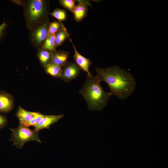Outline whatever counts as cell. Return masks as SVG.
I'll return each instance as SVG.
<instances>
[{
    "instance_id": "cell-1",
    "label": "cell",
    "mask_w": 168,
    "mask_h": 168,
    "mask_svg": "<svg viewBox=\"0 0 168 168\" xmlns=\"http://www.w3.org/2000/svg\"><path fill=\"white\" fill-rule=\"evenodd\" d=\"M96 76L100 82H106L110 89V95L121 100L125 99L134 92L136 86L134 76L130 72L116 65L104 68H96Z\"/></svg>"
},
{
    "instance_id": "cell-2",
    "label": "cell",
    "mask_w": 168,
    "mask_h": 168,
    "mask_svg": "<svg viewBox=\"0 0 168 168\" xmlns=\"http://www.w3.org/2000/svg\"><path fill=\"white\" fill-rule=\"evenodd\" d=\"M100 82L96 76H88L79 91L86 102L88 110L101 111L111 96L103 89Z\"/></svg>"
},
{
    "instance_id": "cell-3",
    "label": "cell",
    "mask_w": 168,
    "mask_h": 168,
    "mask_svg": "<svg viewBox=\"0 0 168 168\" xmlns=\"http://www.w3.org/2000/svg\"><path fill=\"white\" fill-rule=\"evenodd\" d=\"M9 129L12 133L9 141H12V145L18 148H21L26 143L30 141L41 142L39 136V131L31 129L20 124L17 128Z\"/></svg>"
},
{
    "instance_id": "cell-4",
    "label": "cell",
    "mask_w": 168,
    "mask_h": 168,
    "mask_svg": "<svg viewBox=\"0 0 168 168\" xmlns=\"http://www.w3.org/2000/svg\"><path fill=\"white\" fill-rule=\"evenodd\" d=\"M46 12L45 2L42 0H32L28 3L26 16L29 23L35 24L42 19Z\"/></svg>"
},
{
    "instance_id": "cell-5",
    "label": "cell",
    "mask_w": 168,
    "mask_h": 168,
    "mask_svg": "<svg viewBox=\"0 0 168 168\" xmlns=\"http://www.w3.org/2000/svg\"><path fill=\"white\" fill-rule=\"evenodd\" d=\"M49 23L46 21L37 26L31 34L32 39L38 45L43 44L48 33Z\"/></svg>"
},
{
    "instance_id": "cell-6",
    "label": "cell",
    "mask_w": 168,
    "mask_h": 168,
    "mask_svg": "<svg viewBox=\"0 0 168 168\" xmlns=\"http://www.w3.org/2000/svg\"><path fill=\"white\" fill-rule=\"evenodd\" d=\"M80 69L74 63H70L63 67L60 79L67 82L75 79L79 74Z\"/></svg>"
},
{
    "instance_id": "cell-7",
    "label": "cell",
    "mask_w": 168,
    "mask_h": 168,
    "mask_svg": "<svg viewBox=\"0 0 168 168\" xmlns=\"http://www.w3.org/2000/svg\"><path fill=\"white\" fill-rule=\"evenodd\" d=\"M70 41L72 43L74 50L73 58L75 63L78 66L80 69L87 73L88 76L91 77L92 75L89 72V68L92 64L91 62L89 59L84 57L79 54L77 51L71 40H70Z\"/></svg>"
},
{
    "instance_id": "cell-8",
    "label": "cell",
    "mask_w": 168,
    "mask_h": 168,
    "mask_svg": "<svg viewBox=\"0 0 168 168\" xmlns=\"http://www.w3.org/2000/svg\"><path fill=\"white\" fill-rule=\"evenodd\" d=\"M64 116L63 114L46 115L41 119L35 127V129L40 131L44 129H49L51 125L57 122Z\"/></svg>"
},
{
    "instance_id": "cell-9",
    "label": "cell",
    "mask_w": 168,
    "mask_h": 168,
    "mask_svg": "<svg viewBox=\"0 0 168 168\" xmlns=\"http://www.w3.org/2000/svg\"><path fill=\"white\" fill-rule=\"evenodd\" d=\"M14 100L11 95L5 91H0V112L8 113L14 106Z\"/></svg>"
},
{
    "instance_id": "cell-10",
    "label": "cell",
    "mask_w": 168,
    "mask_h": 168,
    "mask_svg": "<svg viewBox=\"0 0 168 168\" xmlns=\"http://www.w3.org/2000/svg\"><path fill=\"white\" fill-rule=\"evenodd\" d=\"M69 53L64 51H57L51 53V62L64 67L68 63Z\"/></svg>"
},
{
    "instance_id": "cell-11",
    "label": "cell",
    "mask_w": 168,
    "mask_h": 168,
    "mask_svg": "<svg viewBox=\"0 0 168 168\" xmlns=\"http://www.w3.org/2000/svg\"><path fill=\"white\" fill-rule=\"evenodd\" d=\"M36 112L26 110L19 106L16 113V116L19 121V124L27 126L28 124L35 118Z\"/></svg>"
},
{
    "instance_id": "cell-12",
    "label": "cell",
    "mask_w": 168,
    "mask_h": 168,
    "mask_svg": "<svg viewBox=\"0 0 168 168\" xmlns=\"http://www.w3.org/2000/svg\"><path fill=\"white\" fill-rule=\"evenodd\" d=\"M87 5L86 2L81 1L76 6L73 13L77 22L80 21L86 16Z\"/></svg>"
},
{
    "instance_id": "cell-13",
    "label": "cell",
    "mask_w": 168,
    "mask_h": 168,
    "mask_svg": "<svg viewBox=\"0 0 168 168\" xmlns=\"http://www.w3.org/2000/svg\"><path fill=\"white\" fill-rule=\"evenodd\" d=\"M45 71L47 74L55 78H60L63 70L60 66L50 63L44 67Z\"/></svg>"
},
{
    "instance_id": "cell-14",
    "label": "cell",
    "mask_w": 168,
    "mask_h": 168,
    "mask_svg": "<svg viewBox=\"0 0 168 168\" xmlns=\"http://www.w3.org/2000/svg\"><path fill=\"white\" fill-rule=\"evenodd\" d=\"M55 34L48 35L43 44L42 48L52 53L56 51V46L55 41Z\"/></svg>"
},
{
    "instance_id": "cell-15",
    "label": "cell",
    "mask_w": 168,
    "mask_h": 168,
    "mask_svg": "<svg viewBox=\"0 0 168 168\" xmlns=\"http://www.w3.org/2000/svg\"><path fill=\"white\" fill-rule=\"evenodd\" d=\"M38 57L44 67L51 62V53L47 50L41 49L38 53Z\"/></svg>"
},
{
    "instance_id": "cell-16",
    "label": "cell",
    "mask_w": 168,
    "mask_h": 168,
    "mask_svg": "<svg viewBox=\"0 0 168 168\" xmlns=\"http://www.w3.org/2000/svg\"><path fill=\"white\" fill-rule=\"evenodd\" d=\"M56 46H58L62 44L64 41L69 37L66 28L62 29L55 34Z\"/></svg>"
},
{
    "instance_id": "cell-17",
    "label": "cell",
    "mask_w": 168,
    "mask_h": 168,
    "mask_svg": "<svg viewBox=\"0 0 168 168\" xmlns=\"http://www.w3.org/2000/svg\"><path fill=\"white\" fill-rule=\"evenodd\" d=\"M66 28L61 22L54 21L49 23L48 35L55 34L59 30Z\"/></svg>"
},
{
    "instance_id": "cell-18",
    "label": "cell",
    "mask_w": 168,
    "mask_h": 168,
    "mask_svg": "<svg viewBox=\"0 0 168 168\" xmlns=\"http://www.w3.org/2000/svg\"><path fill=\"white\" fill-rule=\"evenodd\" d=\"M50 14L59 21H64L66 19L67 15L65 11L60 9H56L54 10Z\"/></svg>"
},
{
    "instance_id": "cell-19",
    "label": "cell",
    "mask_w": 168,
    "mask_h": 168,
    "mask_svg": "<svg viewBox=\"0 0 168 168\" xmlns=\"http://www.w3.org/2000/svg\"><path fill=\"white\" fill-rule=\"evenodd\" d=\"M59 2L62 6L72 13L76 6L75 1L73 0H61Z\"/></svg>"
},
{
    "instance_id": "cell-20",
    "label": "cell",
    "mask_w": 168,
    "mask_h": 168,
    "mask_svg": "<svg viewBox=\"0 0 168 168\" xmlns=\"http://www.w3.org/2000/svg\"><path fill=\"white\" fill-rule=\"evenodd\" d=\"M45 115L39 112H36L35 118L28 124L27 126L28 127L30 126L35 127Z\"/></svg>"
},
{
    "instance_id": "cell-21",
    "label": "cell",
    "mask_w": 168,
    "mask_h": 168,
    "mask_svg": "<svg viewBox=\"0 0 168 168\" xmlns=\"http://www.w3.org/2000/svg\"><path fill=\"white\" fill-rule=\"evenodd\" d=\"M7 124V119L4 115L0 114V130L4 128Z\"/></svg>"
},
{
    "instance_id": "cell-22",
    "label": "cell",
    "mask_w": 168,
    "mask_h": 168,
    "mask_svg": "<svg viewBox=\"0 0 168 168\" xmlns=\"http://www.w3.org/2000/svg\"><path fill=\"white\" fill-rule=\"evenodd\" d=\"M6 26L7 25L4 22L0 26V38L2 36L4 30L6 28Z\"/></svg>"
}]
</instances>
